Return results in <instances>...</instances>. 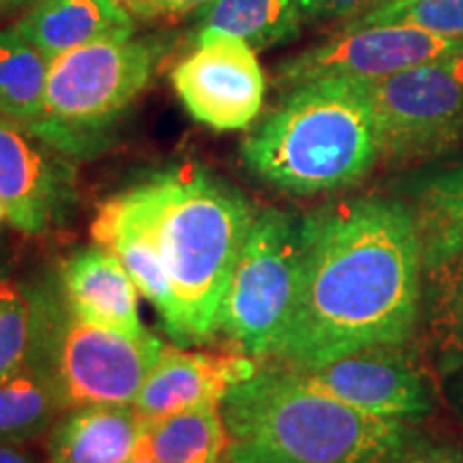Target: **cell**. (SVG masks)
Here are the masks:
<instances>
[{"instance_id":"1","label":"cell","mask_w":463,"mask_h":463,"mask_svg":"<svg viewBox=\"0 0 463 463\" xmlns=\"http://www.w3.org/2000/svg\"><path fill=\"white\" fill-rule=\"evenodd\" d=\"M300 242L298 297L279 361L307 372L410 339L425 277L412 208L386 198L335 202L300 219Z\"/></svg>"},{"instance_id":"2","label":"cell","mask_w":463,"mask_h":463,"mask_svg":"<svg viewBox=\"0 0 463 463\" xmlns=\"http://www.w3.org/2000/svg\"><path fill=\"white\" fill-rule=\"evenodd\" d=\"M127 195L164 256L178 314L174 341H208L217 333L225 288L256 217L251 204L200 165L155 174Z\"/></svg>"},{"instance_id":"3","label":"cell","mask_w":463,"mask_h":463,"mask_svg":"<svg viewBox=\"0 0 463 463\" xmlns=\"http://www.w3.org/2000/svg\"><path fill=\"white\" fill-rule=\"evenodd\" d=\"M245 165L260 181L294 195L361 183L382 159L380 127L363 78L297 84L245 137Z\"/></svg>"},{"instance_id":"4","label":"cell","mask_w":463,"mask_h":463,"mask_svg":"<svg viewBox=\"0 0 463 463\" xmlns=\"http://www.w3.org/2000/svg\"><path fill=\"white\" fill-rule=\"evenodd\" d=\"M222 414L232 439L279 463H399L420 444L412 422L352 408L297 369L260 367L228 392Z\"/></svg>"},{"instance_id":"5","label":"cell","mask_w":463,"mask_h":463,"mask_svg":"<svg viewBox=\"0 0 463 463\" xmlns=\"http://www.w3.org/2000/svg\"><path fill=\"white\" fill-rule=\"evenodd\" d=\"M159 56V43L112 37L52 58L43 118L33 131L69 157L92 153L146 89Z\"/></svg>"},{"instance_id":"6","label":"cell","mask_w":463,"mask_h":463,"mask_svg":"<svg viewBox=\"0 0 463 463\" xmlns=\"http://www.w3.org/2000/svg\"><path fill=\"white\" fill-rule=\"evenodd\" d=\"M37 335L31 363L42 367L62 410L80 405H133L164 350L148 331L129 337L75 316L50 289L34 292Z\"/></svg>"},{"instance_id":"7","label":"cell","mask_w":463,"mask_h":463,"mask_svg":"<svg viewBox=\"0 0 463 463\" xmlns=\"http://www.w3.org/2000/svg\"><path fill=\"white\" fill-rule=\"evenodd\" d=\"M300 253L298 219L277 208L256 213L219 309L217 331L236 352L275 356L297 307Z\"/></svg>"},{"instance_id":"8","label":"cell","mask_w":463,"mask_h":463,"mask_svg":"<svg viewBox=\"0 0 463 463\" xmlns=\"http://www.w3.org/2000/svg\"><path fill=\"white\" fill-rule=\"evenodd\" d=\"M380 127L382 159L416 164L463 137V56L364 80Z\"/></svg>"},{"instance_id":"9","label":"cell","mask_w":463,"mask_h":463,"mask_svg":"<svg viewBox=\"0 0 463 463\" xmlns=\"http://www.w3.org/2000/svg\"><path fill=\"white\" fill-rule=\"evenodd\" d=\"M457 56H463V37L405 24L367 26L341 31L337 37L279 62L277 82L292 89L322 78L372 80Z\"/></svg>"},{"instance_id":"10","label":"cell","mask_w":463,"mask_h":463,"mask_svg":"<svg viewBox=\"0 0 463 463\" xmlns=\"http://www.w3.org/2000/svg\"><path fill=\"white\" fill-rule=\"evenodd\" d=\"M172 84L191 118L215 131L247 129L266 92L256 50L223 33L198 34V48L174 67Z\"/></svg>"},{"instance_id":"11","label":"cell","mask_w":463,"mask_h":463,"mask_svg":"<svg viewBox=\"0 0 463 463\" xmlns=\"http://www.w3.org/2000/svg\"><path fill=\"white\" fill-rule=\"evenodd\" d=\"M0 200L7 219L26 236L61 228L75 202V170L69 155L0 112Z\"/></svg>"},{"instance_id":"12","label":"cell","mask_w":463,"mask_h":463,"mask_svg":"<svg viewBox=\"0 0 463 463\" xmlns=\"http://www.w3.org/2000/svg\"><path fill=\"white\" fill-rule=\"evenodd\" d=\"M298 373L314 389L382 419L419 422L431 412L430 386L399 345L367 347Z\"/></svg>"},{"instance_id":"13","label":"cell","mask_w":463,"mask_h":463,"mask_svg":"<svg viewBox=\"0 0 463 463\" xmlns=\"http://www.w3.org/2000/svg\"><path fill=\"white\" fill-rule=\"evenodd\" d=\"M258 369L256 358L242 352L217 354L164 345L133 408L148 425L200 405H222L228 392Z\"/></svg>"},{"instance_id":"14","label":"cell","mask_w":463,"mask_h":463,"mask_svg":"<svg viewBox=\"0 0 463 463\" xmlns=\"http://www.w3.org/2000/svg\"><path fill=\"white\" fill-rule=\"evenodd\" d=\"M95 245L108 249L120 260L125 270L136 283L137 292L155 307L170 337L178 328L176 300L167 277L153 230L144 222L142 213L133 204L127 191L103 202L90 223Z\"/></svg>"},{"instance_id":"15","label":"cell","mask_w":463,"mask_h":463,"mask_svg":"<svg viewBox=\"0 0 463 463\" xmlns=\"http://www.w3.org/2000/svg\"><path fill=\"white\" fill-rule=\"evenodd\" d=\"M61 294L75 316L129 337L146 333L137 305V288L120 260L103 247L73 253L62 264Z\"/></svg>"},{"instance_id":"16","label":"cell","mask_w":463,"mask_h":463,"mask_svg":"<svg viewBox=\"0 0 463 463\" xmlns=\"http://www.w3.org/2000/svg\"><path fill=\"white\" fill-rule=\"evenodd\" d=\"M146 422L133 405L65 410L48 433V463H127Z\"/></svg>"},{"instance_id":"17","label":"cell","mask_w":463,"mask_h":463,"mask_svg":"<svg viewBox=\"0 0 463 463\" xmlns=\"http://www.w3.org/2000/svg\"><path fill=\"white\" fill-rule=\"evenodd\" d=\"M15 28L50 61L101 39L131 37L136 31L133 17L114 0H39Z\"/></svg>"},{"instance_id":"18","label":"cell","mask_w":463,"mask_h":463,"mask_svg":"<svg viewBox=\"0 0 463 463\" xmlns=\"http://www.w3.org/2000/svg\"><path fill=\"white\" fill-rule=\"evenodd\" d=\"M422 270L463 251V164L420 183L412 208Z\"/></svg>"},{"instance_id":"19","label":"cell","mask_w":463,"mask_h":463,"mask_svg":"<svg viewBox=\"0 0 463 463\" xmlns=\"http://www.w3.org/2000/svg\"><path fill=\"white\" fill-rule=\"evenodd\" d=\"M300 20L298 0H213L200 9L198 34H232L264 50L297 39Z\"/></svg>"},{"instance_id":"20","label":"cell","mask_w":463,"mask_h":463,"mask_svg":"<svg viewBox=\"0 0 463 463\" xmlns=\"http://www.w3.org/2000/svg\"><path fill=\"white\" fill-rule=\"evenodd\" d=\"M144 436L157 463H215L232 444L222 405H200L148 422Z\"/></svg>"},{"instance_id":"21","label":"cell","mask_w":463,"mask_h":463,"mask_svg":"<svg viewBox=\"0 0 463 463\" xmlns=\"http://www.w3.org/2000/svg\"><path fill=\"white\" fill-rule=\"evenodd\" d=\"M50 58L17 28H0V112L17 123L39 125L45 109Z\"/></svg>"},{"instance_id":"22","label":"cell","mask_w":463,"mask_h":463,"mask_svg":"<svg viewBox=\"0 0 463 463\" xmlns=\"http://www.w3.org/2000/svg\"><path fill=\"white\" fill-rule=\"evenodd\" d=\"M62 410L54 386L42 367L24 369L0 380V442L20 444L50 433Z\"/></svg>"},{"instance_id":"23","label":"cell","mask_w":463,"mask_h":463,"mask_svg":"<svg viewBox=\"0 0 463 463\" xmlns=\"http://www.w3.org/2000/svg\"><path fill=\"white\" fill-rule=\"evenodd\" d=\"M427 320L444 373L463 369V251L425 270Z\"/></svg>"},{"instance_id":"24","label":"cell","mask_w":463,"mask_h":463,"mask_svg":"<svg viewBox=\"0 0 463 463\" xmlns=\"http://www.w3.org/2000/svg\"><path fill=\"white\" fill-rule=\"evenodd\" d=\"M37 311L33 294L0 277V380L24 369L33 358Z\"/></svg>"},{"instance_id":"25","label":"cell","mask_w":463,"mask_h":463,"mask_svg":"<svg viewBox=\"0 0 463 463\" xmlns=\"http://www.w3.org/2000/svg\"><path fill=\"white\" fill-rule=\"evenodd\" d=\"M386 24H405L449 37H463V0H410L402 5L373 7L350 17L344 31Z\"/></svg>"},{"instance_id":"26","label":"cell","mask_w":463,"mask_h":463,"mask_svg":"<svg viewBox=\"0 0 463 463\" xmlns=\"http://www.w3.org/2000/svg\"><path fill=\"white\" fill-rule=\"evenodd\" d=\"M375 0H298L303 17L311 20H337V17L361 15L373 7Z\"/></svg>"},{"instance_id":"27","label":"cell","mask_w":463,"mask_h":463,"mask_svg":"<svg viewBox=\"0 0 463 463\" xmlns=\"http://www.w3.org/2000/svg\"><path fill=\"white\" fill-rule=\"evenodd\" d=\"M399 463H463V447H455V444L422 447L419 444Z\"/></svg>"},{"instance_id":"28","label":"cell","mask_w":463,"mask_h":463,"mask_svg":"<svg viewBox=\"0 0 463 463\" xmlns=\"http://www.w3.org/2000/svg\"><path fill=\"white\" fill-rule=\"evenodd\" d=\"M114 3L131 17H140V20H153V17L167 14L165 0H114Z\"/></svg>"},{"instance_id":"29","label":"cell","mask_w":463,"mask_h":463,"mask_svg":"<svg viewBox=\"0 0 463 463\" xmlns=\"http://www.w3.org/2000/svg\"><path fill=\"white\" fill-rule=\"evenodd\" d=\"M228 453L232 463H279L273 457L262 453V450L251 447V444L239 442V439H232Z\"/></svg>"},{"instance_id":"30","label":"cell","mask_w":463,"mask_h":463,"mask_svg":"<svg viewBox=\"0 0 463 463\" xmlns=\"http://www.w3.org/2000/svg\"><path fill=\"white\" fill-rule=\"evenodd\" d=\"M0 463H34V459L15 444L0 442Z\"/></svg>"},{"instance_id":"31","label":"cell","mask_w":463,"mask_h":463,"mask_svg":"<svg viewBox=\"0 0 463 463\" xmlns=\"http://www.w3.org/2000/svg\"><path fill=\"white\" fill-rule=\"evenodd\" d=\"M213 0H165L167 14H189V11L206 7Z\"/></svg>"},{"instance_id":"32","label":"cell","mask_w":463,"mask_h":463,"mask_svg":"<svg viewBox=\"0 0 463 463\" xmlns=\"http://www.w3.org/2000/svg\"><path fill=\"white\" fill-rule=\"evenodd\" d=\"M127 463H157L155 461V457H153V453H150V449H148V439H146V436H144L142 433V439H140V444H137V449H136V453H133V457Z\"/></svg>"},{"instance_id":"33","label":"cell","mask_w":463,"mask_h":463,"mask_svg":"<svg viewBox=\"0 0 463 463\" xmlns=\"http://www.w3.org/2000/svg\"><path fill=\"white\" fill-rule=\"evenodd\" d=\"M455 403H457V410H459V414H461V419H463V375H461V380L457 382V386H455Z\"/></svg>"},{"instance_id":"34","label":"cell","mask_w":463,"mask_h":463,"mask_svg":"<svg viewBox=\"0 0 463 463\" xmlns=\"http://www.w3.org/2000/svg\"><path fill=\"white\" fill-rule=\"evenodd\" d=\"M22 3H24V0H0V14H5V11H14L20 7Z\"/></svg>"},{"instance_id":"35","label":"cell","mask_w":463,"mask_h":463,"mask_svg":"<svg viewBox=\"0 0 463 463\" xmlns=\"http://www.w3.org/2000/svg\"><path fill=\"white\" fill-rule=\"evenodd\" d=\"M402 3H410V0H375L373 7H386V5H402ZM372 7V9H373ZM369 11V9H367Z\"/></svg>"},{"instance_id":"36","label":"cell","mask_w":463,"mask_h":463,"mask_svg":"<svg viewBox=\"0 0 463 463\" xmlns=\"http://www.w3.org/2000/svg\"><path fill=\"white\" fill-rule=\"evenodd\" d=\"M5 219H7V208H5V202L0 200V223H3Z\"/></svg>"},{"instance_id":"37","label":"cell","mask_w":463,"mask_h":463,"mask_svg":"<svg viewBox=\"0 0 463 463\" xmlns=\"http://www.w3.org/2000/svg\"><path fill=\"white\" fill-rule=\"evenodd\" d=\"M215 463H232V461H230V453H225V455L222 457V459H217Z\"/></svg>"}]
</instances>
